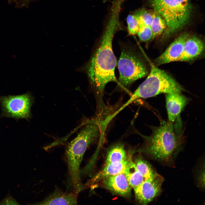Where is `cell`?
<instances>
[{"instance_id":"obj_22","label":"cell","mask_w":205,"mask_h":205,"mask_svg":"<svg viewBox=\"0 0 205 205\" xmlns=\"http://www.w3.org/2000/svg\"><path fill=\"white\" fill-rule=\"evenodd\" d=\"M18 5L21 7L25 6L27 4L28 0H13Z\"/></svg>"},{"instance_id":"obj_13","label":"cell","mask_w":205,"mask_h":205,"mask_svg":"<svg viewBox=\"0 0 205 205\" xmlns=\"http://www.w3.org/2000/svg\"><path fill=\"white\" fill-rule=\"evenodd\" d=\"M77 202V194L72 192H64L58 188L43 200L36 204L73 205Z\"/></svg>"},{"instance_id":"obj_17","label":"cell","mask_w":205,"mask_h":205,"mask_svg":"<svg viewBox=\"0 0 205 205\" xmlns=\"http://www.w3.org/2000/svg\"><path fill=\"white\" fill-rule=\"evenodd\" d=\"M134 163L137 170L145 180L152 177L158 173L153 167L141 157L136 159Z\"/></svg>"},{"instance_id":"obj_8","label":"cell","mask_w":205,"mask_h":205,"mask_svg":"<svg viewBox=\"0 0 205 205\" xmlns=\"http://www.w3.org/2000/svg\"><path fill=\"white\" fill-rule=\"evenodd\" d=\"M163 178L158 173L145 180L134 189L135 196L141 204L146 205L159 195L162 192Z\"/></svg>"},{"instance_id":"obj_14","label":"cell","mask_w":205,"mask_h":205,"mask_svg":"<svg viewBox=\"0 0 205 205\" xmlns=\"http://www.w3.org/2000/svg\"><path fill=\"white\" fill-rule=\"evenodd\" d=\"M128 160L106 163L104 167L94 177V181L103 179L108 177L124 173Z\"/></svg>"},{"instance_id":"obj_15","label":"cell","mask_w":205,"mask_h":205,"mask_svg":"<svg viewBox=\"0 0 205 205\" xmlns=\"http://www.w3.org/2000/svg\"><path fill=\"white\" fill-rule=\"evenodd\" d=\"M131 187L135 188L145 180V178L137 170L130 156L128 157L127 163L124 173Z\"/></svg>"},{"instance_id":"obj_6","label":"cell","mask_w":205,"mask_h":205,"mask_svg":"<svg viewBox=\"0 0 205 205\" xmlns=\"http://www.w3.org/2000/svg\"><path fill=\"white\" fill-rule=\"evenodd\" d=\"M119 73V84L129 87L136 81L143 77L148 73L145 63L134 47L125 45L121 48L118 63Z\"/></svg>"},{"instance_id":"obj_16","label":"cell","mask_w":205,"mask_h":205,"mask_svg":"<svg viewBox=\"0 0 205 205\" xmlns=\"http://www.w3.org/2000/svg\"><path fill=\"white\" fill-rule=\"evenodd\" d=\"M127 158L123 145L117 144L112 146L109 149L107 153L106 164L121 162Z\"/></svg>"},{"instance_id":"obj_4","label":"cell","mask_w":205,"mask_h":205,"mask_svg":"<svg viewBox=\"0 0 205 205\" xmlns=\"http://www.w3.org/2000/svg\"><path fill=\"white\" fill-rule=\"evenodd\" d=\"M148 61L150 71L146 79L126 103L117 110L118 112H120L138 99L147 98L160 94L181 92L184 91L183 87L173 77L150 61Z\"/></svg>"},{"instance_id":"obj_2","label":"cell","mask_w":205,"mask_h":205,"mask_svg":"<svg viewBox=\"0 0 205 205\" xmlns=\"http://www.w3.org/2000/svg\"><path fill=\"white\" fill-rule=\"evenodd\" d=\"M173 123L163 121L159 126H152V132L149 136L138 133L144 141L140 151L153 159L166 165L172 164L183 143Z\"/></svg>"},{"instance_id":"obj_3","label":"cell","mask_w":205,"mask_h":205,"mask_svg":"<svg viewBox=\"0 0 205 205\" xmlns=\"http://www.w3.org/2000/svg\"><path fill=\"white\" fill-rule=\"evenodd\" d=\"M101 121L98 119L89 121L77 136L68 143L65 150V157L73 188L78 193L84 187L82 183L80 168L83 155L87 148L98 137L102 138L104 132Z\"/></svg>"},{"instance_id":"obj_19","label":"cell","mask_w":205,"mask_h":205,"mask_svg":"<svg viewBox=\"0 0 205 205\" xmlns=\"http://www.w3.org/2000/svg\"><path fill=\"white\" fill-rule=\"evenodd\" d=\"M137 34L140 40L142 42H147L154 38L151 27L148 26H139Z\"/></svg>"},{"instance_id":"obj_1","label":"cell","mask_w":205,"mask_h":205,"mask_svg":"<svg viewBox=\"0 0 205 205\" xmlns=\"http://www.w3.org/2000/svg\"><path fill=\"white\" fill-rule=\"evenodd\" d=\"M118 15L112 13L108 22L87 67L91 84L98 99V106L104 105L103 95L106 85L111 82L119 84L115 75L116 59L112 48V42L118 22Z\"/></svg>"},{"instance_id":"obj_9","label":"cell","mask_w":205,"mask_h":205,"mask_svg":"<svg viewBox=\"0 0 205 205\" xmlns=\"http://www.w3.org/2000/svg\"><path fill=\"white\" fill-rule=\"evenodd\" d=\"M190 36L187 32L181 34L168 47L165 51L155 60L157 65L178 61L183 51L184 44Z\"/></svg>"},{"instance_id":"obj_7","label":"cell","mask_w":205,"mask_h":205,"mask_svg":"<svg viewBox=\"0 0 205 205\" xmlns=\"http://www.w3.org/2000/svg\"><path fill=\"white\" fill-rule=\"evenodd\" d=\"M4 114L17 118H28L31 116L32 98L29 94L0 97Z\"/></svg>"},{"instance_id":"obj_20","label":"cell","mask_w":205,"mask_h":205,"mask_svg":"<svg viewBox=\"0 0 205 205\" xmlns=\"http://www.w3.org/2000/svg\"><path fill=\"white\" fill-rule=\"evenodd\" d=\"M128 30L129 34L134 35L137 34L139 29L138 23L135 15L129 14L126 18Z\"/></svg>"},{"instance_id":"obj_21","label":"cell","mask_w":205,"mask_h":205,"mask_svg":"<svg viewBox=\"0 0 205 205\" xmlns=\"http://www.w3.org/2000/svg\"><path fill=\"white\" fill-rule=\"evenodd\" d=\"M204 166L200 170L197 177V181L198 186L202 189H204L205 187V169Z\"/></svg>"},{"instance_id":"obj_10","label":"cell","mask_w":205,"mask_h":205,"mask_svg":"<svg viewBox=\"0 0 205 205\" xmlns=\"http://www.w3.org/2000/svg\"><path fill=\"white\" fill-rule=\"evenodd\" d=\"M165 97L168 120L173 123L178 120L182 109L188 102V99L181 92L166 94Z\"/></svg>"},{"instance_id":"obj_18","label":"cell","mask_w":205,"mask_h":205,"mask_svg":"<svg viewBox=\"0 0 205 205\" xmlns=\"http://www.w3.org/2000/svg\"><path fill=\"white\" fill-rule=\"evenodd\" d=\"M151 27L154 38L163 33L167 27L166 23L164 19L160 15L154 11L153 18Z\"/></svg>"},{"instance_id":"obj_11","label":"cell","mask_w":205,"mask_h":205,"mask_svg":"<svg viewBox=\"0 0 205 205\" xmlns=\"http://www.w3.org/2000/svg\"><path fill=\"white\" fill-rule=\"evenodd\" d=\"M102 180L105 187L113 193L124 197L130 196L131 187L124 173L109 176Z\"/></svg>"},{"instance_id":"obj_12","label":"cell","mask_w":205,"mask_h":205,"mask_svg":"<svg viewBox=\"0 0 205 205\" xmlns=\"http://www.w3.org/2000/svg\"><path fill=\"white\" fill-rule=\"evenodd\" d=\"M204 49V44L199 38L195 35L189 36L185 41L183 52L178 61L193 60L201 54Z\"/></svg>"},{"instance_id":"obj_5","label":"cell","mask_w":205,"mask_h":205,"mask_svg":"<svg viewBox=\"0 0 205 205\" xmlns=\"http://www.w3.org/2000/svg\"><path fill=\"white\" fill-rule=\"evenodd\" d=\"M149 3L166 22L163 39L182 28L189 20L192 9L189 0H149Z\"/></svg>"}]
</instances>
